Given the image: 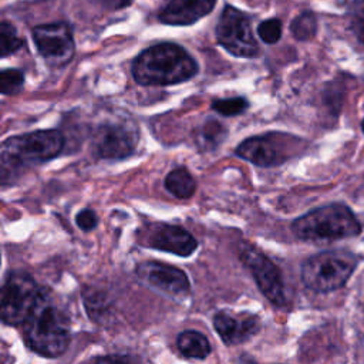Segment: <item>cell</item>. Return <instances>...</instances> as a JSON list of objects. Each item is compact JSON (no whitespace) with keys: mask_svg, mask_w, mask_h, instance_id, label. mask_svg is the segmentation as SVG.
<instances>
[{"mask_svg":"<svg viewBox=\"0 0 364 364\" xmlns=\"http://www.w3.org/2000/svg\"><path fill=\"white\" fill-rule=\"evenodd\" d=\"M101 1L111 9H121V7H127L132 0H101Z\"/></svg>","mask_w":364,"mask_h":364,"instance_id":"obj_27","label":"cell"},{"mask_svg":"<svg viewBox=\"0 0 364 364\" xmlns=\"http://www.w3.org/2000/svg\"><path fill=\"white\" fill-rule=\"evenodd\" d=\"M97 364H132V361L127 355L112 354V355H105V357L97 358Z\"/></svg>","mask_w":364,"mask_h":364,"instance_id":"obj_26","label":"cell"},{"mask_svg":"<svg viewBox=\"0 0 364 364\" xmlns=\"http://www.w3.org/2000/svg\"><path fill=\"white\" fill-rule=\"evenodd\" d=\"M361 128H363V132H364V119H363V122H361Z\"/></svg>","mask_w":364,"mask_h":364,"instance_id":"obj_28","label":"cell"},{"mask_svg":"<svg viewBox=\"0 0 364 364\" xmlns=\"http://www.w3.org/2000/svg\"><path fill=\"white\" fill-rule=\"evenodd\" d=\"M24 40L18 37L17 30L13 24L9 21H1L0 24V51L1 57H7L13 53H16L21 46Z\"/></svg>","mask_w":364,"mask_h":364,"instance_id":"obj_20","label":"cell"},{"mask_svg":"<svg viewBox=\"0 0 364 364\" xmlns=\"http://www.w3.org/2000/svg\"><path fill=\"white\" fill-rule=\"evenodd\" d=\"M357 266V257L343 250H327L309 257L301 266V280L313 291L340 289Z\"/></svg>","mask_w":364,"mask_h":364,"instance_id":"obj_5","label":"cell"},{"mask_svg":"<svg viewBox=\"0 0 364 364\" xmlns=\"http://www.w3.org/2000/svg\"><path fill=\"white\" fill-rule=\"evenodd\" d=\"M215 3L216 0H168L158 18L168 26H189L209 14Z\"/></svg>","mask_w":364,"mask_h":364,"instance_id":"obj_15","label":"cell"},{"mask_svg":"<svg viewBox=\"0 0 364 364\" xmlns=\"http://www.w3.org/2000/svg\"><path fill=\"white\" fill-rule=\"evenodd\" d=\"M290 31L300 41L310 40L317 31V18L311 11L300 13L290 24Z\"/></svg>","mask_w":364,"mask_h":364,"instance_id":"obj_19","label":"cell"},{"mask_svg":"<svg viewBox=\"0 0 364 364\" xmlns=\"http://www.w3.org/2000/svg\"><path fill=\"white\" fill-rule=\"evenodd\" d=\"M21 327L26 346L40 355L54 358L64 354L70 346V318L55 304L53 293L48 289L41 287Z\"/></svg>","mask_w":364,"mask_h":364,"instance_id":"obj_1","label":"cell"},{"mask_svg":"<svg viewBox=\"0 0 364 364\" xmlns=\"http://www.w3.org/2000/svg\"><path fill=\"white\" fill-rule=\"evenodd\" d=\"M213 327L225 344L233 346L253 337L260 324L255 316H235L229 311H219L213 317Z\"/></svg>","mask_w":364,"mask_h":364,"instance_id":"obj_14","label":"cell"},{"mask_svg":"<svg viewBox=\"0 0 364 364\" xmlns=\"http://www.w3.org/2000/svg\"><path fill=\"white\" fill-rule=\"evenodd\" d=\"M249 107L247 100L243 97H233V98H225V100H215L212 102V109L219 112L223 117H232L242 114Z\"/></svg>","mask_w":364,"mask_h":364,"instance_id":"obj_23","label":"cell"},{"mask_svg":"<svg viewBox=\"0 0 364 364\" xmlns=\"http://www.w3.org/2000/svg\"><path fill=\"white\" fill-rule=\"evenodd\" d=\"M41 287L26 272H10L1 287V320L9 326H21L28 317Z\"/></svg>","mask_w":364,"mask_h":364,"instance_id":"obj_7","label":"cell"},{"mask_svg":"<svg viewBox=\"0 0 364 364\" xmlns=\"http://www.w3.org/2000/svg\"><path fill=\"white\" fill-rule=\"evenodd\" d=\"M215 34L218 43L236 57L253 58L259 55V44L253 37L250 18L233 6L223 7Z\"/></svg>","mask_w":364,"mask_h":364,"instance_id":"obj_8","label":"cell"},{"mask_svg":"<svg viewBox=\"0 0 364 364\" xmlns=\"http://www.w3.org/2000/svg\"><path fill=\"white\" fill-rule=\"evenodd\" d=\"M40 55L53 67H63L74 55V37L71 27L64 21L38 24L31 31Z\"/></svg>","mask_w":364,"mask_h":364,"instance_id":"obj_10","label":"cell"},{"mask_svg":"<svg viewBox=\"0 0 364 364\" xmlns=\"http://www.w3.org/2000/svg\"><path fill=\"white\" fill-rule=\"evenodd\" d=\"M303 141L283 132H267L264 135H256L246 138L239 146H236L235 154L257 166H274L290 159Z\"/></svg>","mask_w":364,"mask_h":364,"instance_id":"obj_6","label":"cell"},{"mask_svg":"<svg viewBox=\"0 0 364 364\" xmlns=\"http://www.w3.org/2000/svg\"><path fill=\"white\" fill-rule=\"evenodd\" d=\"M64 135L58 129H38L14 135L3 141L0 148L1 183L11 182V176L27 166L44 164L61 154Z\"/></svg>","mask_w":364,"mask_h":364,"instance_id":"obj_3","label":"cell"},{"mask_svg":"<svg viewBox=\"0 0 364 364\" xmlns=\"http://www.w3.org/2000/svg\"><path fill=\"white\" fill-rule=\"evenodd\" d=\"M257 36L266 44H274L282 36V21L279 18H269L259 24Z\"/></svg>","mask_w":364,"mask_h":364,"instance_id":"obj_24","label":"cell"},{"mask_svg":"<svg viewBox=\"0 0 364 364\" xmlns=\"http://www.w3.org/2000/svg\"><path fill=\"white\" fill-rule=\"evenodd\" d=\"M226 134H228V131L220 122H218L215 119H208L198 129L195 141L200 151H213L225 139Z\"/></svg>","mask_w":364,"mask_h":364,"instance_id":"obj_18","label":"cell"},{"mask_svg":"<svg viewBox=\"0 0 364 364\" xmlns=\"http://www.w3.org/2000/svg\"><path fill=\"white\" fill-rule=\"evenodd\" d=\"M291 230L306 242H333L357 236L361 225L350 208L330 203L297 218L291 223Z\"/></svg>","mask_w":364,"mask_h":364,"instance_id":"obj_4","label":"cell"},{"mask_svg":"<svg viewBox=\"0 0 364 364\" xmlns=\"http://www.w3.org/2000/svg\"><path fill=\"white\" fill-rule=\"evenodd\" d=\"M138 132L125 122H104L97 127L91 138V152L100 159L118 161L134 154Z\"/></svg>","mask_w":364,"mask_h":364,"instance_id":"obj_9","label":"cell"},{"mask_svg":"<svg viewBox=\"0 0 364 364\" xmlns=\"http://www.w3.org/2000/svg\"><path fill=\"white\" fill-rule=\"evenodd\" d=\"M24 74L17 68H6L0 73V91L3 95H16L23 90Z\"/></svg>","mask_w":364,"mask_h":364,"instance_id":"obj_22","label":"cell"},{"mask_svg":"<svg viewBox=\"0 0 364 364\" xmlns=\"http://www.w3.org/2000/svg\"><path fill=\"white\" fill-rule=\"evenodd\" d=\"M135 272L142 283L171 297H185L191 291L188 276L178 267L159 262H144L136 266Z\"/></svg>","mask_w":364,"mask_h":364,"instance_id":"obj_12","label":"cell"},{"mask_svg":"<svg viewBox=\"0 0 364 364\" xmlns=\"http://www.w3.org/2000/svg\"><path fill=\"white\" fill-rule=\"evenodd\" d=\"M239 257L252 272L259 290L267 297V300L276 306H283L286 303L284 286L277 266L267 256L250 245L240 246Z\"/></svg>","mask_w":364,"mask_h":364,"instance_id":"obj_11","label":"cell"},{"mask_svg":"<svg viewBox=\"0 0 364 364\" xmlns=\"http://www.w3.org/2000/svg\"><path fill=\"white\" fill-rule=\"evenodd\" d=\"M75 223L77 226L84 230V232H90L92 230L97 223H98V218H97V213L92 210V209H82L77 213L75 216Z\"/></svg>","mask_w":364,"mask_h":364,"instance_id":"obj_25","label":"cell"},{"mask_svg":"<svg viewBox=\"0 0 364 364\" xmlns=\"http://www.w3.org/2000/svg\"><path fill=\"white\" fill-rule=\"evenodd\" d=\"M198 73V63L181 46L159 43L145 48L132 64L134 80L141 85H173Z\"/></svg>","mask_w":364,"mask_h":364,"instance_id":"obj_2","label":"cell"},{"mask_svg":"<svg viewBox=\"0 0 364 364\" xmlns=\"http://www.w3.org/2000/svg\"><path fill=\"white\" fill-rule=\"evenodd\" d=\"M144 245L183 257L192 255L198 247L196 239L186 229L168 223H155L148 226Z\"/></svg>","mask_w":364,"mask_h":364,"instance_id":"obj_13","label":"cell"},{"mask_svg":"<svg viewBox=\"0 0 364 364\" xmlns=\"http://www.w3.org/2000/svg\"><path fill=\"white\" fill-rule=\"evenodd\" d=\"M348 27L357 43L364 48V0H353L350 4Z\"/></svg>","mask_w":364,"mask_h":364,"instance_id":"obj_21","label":"cell"},{"mask_svg":"<svg viewBox=\"0 0 364 364\" xmlns=\"http://www.w3.org/2000/svg\"><path fill=\"white\" fill-rule=\"evenodd\" d=\"M166 191L178 199H188L195 193L196 182L186 168H175L165 178Z\"/></svg>","mask_w":364,"mask_h":364,"instance_id":"obj_17","label":"cell"},{"mask_svg":"<svg viewBox=\"0 0 364 364\" xmlns=\"http://www.w3.org/2000/svg\"><path fill=\"white\" fill-rule=\"evenodd\" d=\"M178 350L188 358L202 360L210 353V344L208 338L196 330H185L176 338Z\"/></svg>","mask_w":364,"mask_h":364,"instance_id":"obj_16","label":"cell"}]
</instances>
